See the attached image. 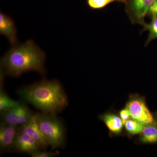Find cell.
I'll return each instance as SVG.
<instances>
[{
    "instance_id": "4fadbf2b",
    "label": "cell",
    "mask_w": 157,
    "mask_h": 157,
    "mask_svg": "<svg viewBox=\"0 0 157 157\" xmlns=\"http://www.w3.org/2000/svg\"><path fill=\"white\" fill-rule=\"evenodd\" d=\"M144 127L138 121L131 118L124 124V136L131 138L135 135H140Z\"/></svg>"
},
{
    "instance_id": "9c48e42d",
    "label": "cell",
    "mask_w": 157,
    "mask_h": 157,
    "mask_svg": "<svg viewBox=\"0 0 157 157\" xmlns=\"http://www.w3.org/2000/svg\"><path fill=\"white\" fill-rule=\"evenodd\" d=\"M20 127L2 123L0 127V149L8 151L13 148L14 140Z\"/></svg>"
},
{
    "instance_id": "9a60e30c",
    "label": "cell",
    "mask_w": 157,
    "mask_h": 157,
    "mask_svg": "<svg viewBox=\"0 0 157 157\" xmlns=\"http://www.w3.org/2000/svg\"><path fill=\"white\" fill-rule=\"evenodd\" d=\"M144 31L148 32V38L145 44L147 45L151 41L157 39V17H151V21L149 23H145L143 25Z\"/></svg>"
},
{
    "instance_id": "3957f363",
    "label": "cell",
    "mask_w": 157,
    "mask_h": 157,
    "mask_svg": "<svg viewBox=\"0 0 157 157\" xmlns=\"http://www.w3.org/2000/svg\"><path fill=\"white\" fill-rule=\"evenodd\" d=\"M36 119L49 146L52 149L63 147L66 141V131L64 124L56 114L37 113Z\"/></svg>"
},
{
    "instance_id": "277c9868",
    "label": "cell",
    "mask_w": 157,
    "mask_h": 157,
    "mask_svg": "<svg viewBox=\"0 0 157 157\" xmlns=\"http://www.w3.org/2000/svg\"><path fill=\"white\" fill-rule=\"evenodd\" d=\"M131 118L147 126L157 124L153 113L150 111L147 104L146 98L137 94H130L126 103Z\"/></svg>"
},
{
    "instance_id": "ac0fdd59",
    "label": "cell",
    "mask_w": 157,
    "mask_h": 157,
    "mask_svg": "<svg viewBox=\"0 0 157 157\" xmlns=\"http://www.w3.org/2000/svg\"><path fill=\"white\" fill-rule=\"evenodd\" d=\"M118 113L124 124L126 121L131 118L128 109L125 106L119 111Z\"/></svg>"
},
{
    "instance_id": "e0dca14e",
    "label": "cell",
    "mask_w": 157,
    "mask_h": 157,
    "mask_svg": "<svg viewBox=\"0 0 157 157\" xmlns=\"http://www.w3.org/2000/svg\"><path fill=\"white\" fill-rule=\"evenodd\" d=\"M59 152L58 151H46L40 150L31 155L33 157H53L57 156Z\"/></svg>"
},
{
    "instance_id": "ffe728a7",
    "label": "cell",
    "mask_w": 157,
    "mask_h": 157,
    "mask_svg": "<svg viewBox=\"0 0 157 157\" xmlns=\"http://www.w3.org/2000/svg\"><path fill=\"white\" fill-rule=\"evenodd\" d=\"M153 114L154 116L155 120L157 124V111L153 113Z\"/></svg>"
},
{
    "instance_id": "30bf717a",
    "label": "cell",
    "mask_w": 157,
    "mask_h": 157,
    "mask_svg": "<svg viewBox=\"0 0 157 157\" xmlns=\"http://www.w3.org/2000/svg\"><path fill=\"white\" fill-rule=\"evenodd\" d=\"M13 149L16 151L30 155L41 150L36 140L22 132L20 128L14 140Z\"/></svg>"
},
{
    "instance_id": "8992f818",
    "label": "cell",
    "mask_w": 157,
    "mask_h": 157,
    "mask_svg": "<svg viewBox=\"0 0 157 157\" xmlns=\"http://www.w3.org/2000/svg\"><path fill=\"white\" fill-rule=\"evenodd\" d=\"M1 113L3 123L20 127L26 123L33 114L27 106L21 102H20L16 107Z\"/></svg>"
},
{
    "instance_id": "5bb4252c",
    "label": "cell",
    "mask_w": 157,
    "mask_h": 157,
    "mask_svg": "<svg viewBox=\"0 0 157 157\" xmlns=\"http://www.w3.org/2000/svg\"><path fill=\"white\" fill-rule=\"evenodd\" d=\"M20 102L11 99L1 87L0 91V111L1 112L16 107Z\"/></svg>"
},
{
    "instance_id": "d6986e66",
    "label": "cell",
    "mask_w": 157,
    "mask_h": 157,
    "mask_svg": "<svg viewBox=\"0 0 157 157\" xmlns=\"http://www.w3.org/2000/svg\"><path fill=\"white\" fill-rule=\"evenodd\" d=\"M147 14L151 17H157V0H155L148 11Z\"/></svg>"
},
{
    "instance_id": "7c38bea8",
    "label": "cell",
    "mask_w": 157,
    "mask_h": 157,
    "mask_svg": "<svg viewBox=\"0 0 157 157\" xmlns=\"http://www.w3.org/2000/svg\"><path fill=\"white\" fill-rule=\"evenodd\" d=\"M135 142L137 144H157V124L145 126Z\"/></svg>"
},
{
    "instance_id": "8fae6325",
    "label": "cell",
    "mask_w": 157,
    "mask_h": 157,
    "mask_svg": "<svg viewBox=\"0 0 157 157\" xmlns=\"http://www.w3.org/2000/svg\"><path fill=\"white\" fill-rule=\"evenodd\" d=\"M0 33L6 37L12 45L17 44V29L14 21L2 12L0 13Z\"/></svg>"
},
{
    "instance_id": "7a4b0ae2",
    "label": "cell",
    "mask_w": 157,
    "mask_h": 157,
    "mask_svg": "<svg viewBox=\"0 0 157 157\" xmlns=\"http://www.w3.org/2000/svg\"><path fill=\"white\" fill-rule=\"evenodd\" d=\"M17 93L23 101L43 113L56 114L69 103L64 90L56 80H43L20 88Z\"/></svg>"
},
{
    "instance_id": "6da1fadb",
    "label": "cell",
    "mask_w": 157,
    "mask_h": 157,
    "mask_svg": "<svg viewBox=\"0 0 157 157\" xmlns=\"http://www.w3.org/2000/svg\"><path fill=\"white\" fill-rule=\"evenodd\" d=\"M45 54L34 41L29 40L23 44H15L1 59L2 75L14 77L28 71H36L44 75Z\"/></svg>"
},
{
    "instance_id": "5b68a950",
    "label": "cell",
    "mask_w": 157,
    "mask_h": 157,
    "mask_svg": "<svg viewBox=\"0 0 157 157\" xmlns=\"http://www.w3.org/2000/svg\"><path fill=\"white\" fill-rule=\"evenodd\" d=\"M155 0H126V11L131 22L143 25L144 18Z\"/></svg>"
},
{
    "instance_id": "ba28073f",
    "label": "cell",
    "mask_w": 157,
    "mask_h": 157,
    "mask_svg": "<svg viewBox=\"0 0 157 157\" xmlns=\"http://www.w3.org/2000/svg\"><path fill=\"white\" fill-rule=\"evenodd\" d=\"M36 114H33L25 124L20 126V130L33 138L39 144L40 149L46 150L49 146V144L39 128L36 119Z\"/></svg>"
},
{
    "instance_id": "2e32d148",
    "label": "cell",
    "mask_w": 157,
    "mask_h": 157,
    "mask_svg": "<svg viewBox=\"0 0 157 157\" xmlns=\"http://www.w3.org/2000/svg\"><path fill=\"white\" fill-rule=\"evenodd\" d=\"M119 2L125 4L126 0H86V4L93 10H101L111 3Z\"/></svg>"
},
{
    "instance_id": "52a82bcc",
    "label": "cell",
    "mask_w": 157,
    "mask_h": 157,
    "mask_svg": "<svg viewBox=\"0 0 157 157\" xmlns=\"http://www.w3.org/2000/svg\"><path fill=\"white\" fill-rule=\"evenodd\" d=\"M98 118L107 127L110 137L124 135V124L119 113L114 109H109L99 115Z\"/></svg>"
}]
</instances>
